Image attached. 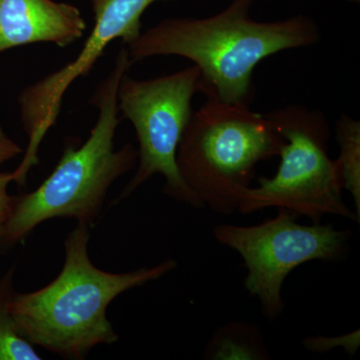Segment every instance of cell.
<instances>
[{
    "label": "cell",
    "mask_w": 360,
    "mask_h": 360,
    "mask_svg": "<svg viewBox=\"0 0 360 360\" xmlns=\"http://www.w3.org/2000/svg\"><path fill=\"white\" fill-rule=\"evenodd\" d=\"M23 149L20 144L16 143L11 137L4 131V127L0 125V170L2 165L7 161L22 155Z\"/></svg>",
    "instance_id": "5bb4252c"
},
{
    "label": "cell",
    "mask_w": 360,
    "mask_h": 360,
    "mask_svg": "<svg viewBox=\"0 0 360 360\" xmlns=\"http://www.w3.org/2000/svg\"><path fill=\"white\" fill-rule=\"evenodd\" d=\"M336 141L340 155L335 160L342 189L354 200L355 213L360 220V122L347 115H340L336 123Z\"/></svg>",
    "instance_id": "30bf717a"
},
{
    "label": "cell",
    "mask_w": 360,
    "mask_h": 360,
    "mask_svg": "<svg viewBox=\"0 0 360 360\" xmlns=\"http://www.w3.org/2000/svg\"><path fill=\"white\" fill-rule=\"evenodd\" d=\"M207 354L212 359H266L259 333L245 323H229L217 331Z\"/></svg>",
    "instance_id": "8fae6325"
},
{
    "label": "cell",
    "mask_w": 360,
    "mask_h": 360,
    "mask_svg": "<svg viewBox=\"0 0 360 360\" xmlns=\"http://www.w3.org/2000/svg\"><path fill=\"white\" fill-rule=\"evenodd\" d=\"M13 182V172L0 170V250L2 248L4 231L11 217L14 205V196L9 195L8 186Z\"/></svg>",
    "instance_id": "4fadbf2b"
},
{
    "label": "cell",
    "mask_w": 360,
    "mask_h": 360,
    "mask_svg": "<svg viewBox=\"0 0 360 360\" xmlns=\"http://www.w3.org/2000/svg\"><path fill=\"white\" fill-rule=\"evenodd\" d=\"M283 143L266 115L208 98L187 123L177 167L202 207L231 215L238 212L255 167L278 155Z\"/></svg>",
    "instance_id": "277c9868"
},
{
    "label": "cell",
    "mask_w": 360,
    "mask_h": 360,
    "mask_svg": "<svg viewBox=\"0 0 360 360\" xmlns=\"http://www.w3.org/2000/svg\"><path fill=\"white\" fill-rule=\"evenodd\" d=\"M13 265L0 278V360H40L34 345L18 333L11 311L9 302L14 295Z\"/></svg>",
    "instance_id": "7c38bea8"
},
{
    "label": "cell",
    "mask_w": 360,
    "mask_h": 360,
    "mask_svg": "<svg viewBox=\"0 0 360 360\" xmlns=\"http://www.w3.org/2000/svg\"><path fill=\"white\" fill-rule=\"evenodd\" d=\"M255 0H233L221 13L205 18H167L125 45L132 65L153 56H180L200 70V92L206 99L250 106L252 77L264 59L321 40L319 26L307 16L257 21Z\"/></svg>",
    "instance_id": "6da1fadb"
},
{
    "label": "cell",
    "mask_w": 360,
    "mask_h": 360,
    "mask_svg": "<svg viewBox=\"0 0 360 360\" xmlns=\"http://www.w3.org/2000/svg\"><path fill=\"white\" fill-rule=\"evenodd\" d=\"M131 65L127 47L122 44L112 70L90 101L98 110V118L89 139L80 146H66L53 172L35 191L14 196L2 248L22 241L47 220L66 217L89 227L98 219L108 189L136 165L137 149L131 143L115 149L116 129L122 122L118 85Z\"/></svg>",
    "instance_id": "3957f363"
},
{
    "label": "cell",
    "mask_w": 360,
    "mask_h": 360,
    "mask_svg": "<svg viewBox=\"0 0 360 360\" xmlns=\"http://www.w3.org/2000/svg\"><path fill=\"white\" fill-rule=\"evenodd\" d=\"M86 22L79 9L54 0H0V53L15 47L82 39Z\"/></svg>",
    "instance_id": "9c48e42d"
},
{
    "label": "cell",
    "mask_w": 360,
    "mask_h": 360,
    "mask_svg": "<svg viewBox=\"0 0 360 360\" xmlns=\"http://www.w3.org/2000/svg\"><path fill=\"white\" fill-rule=\"evenodd\" d=\"M158 1L170 0H91L94 28L77 58L28 85L18 96L21 122L28 142L20 165L13 172V182L25 186L28 172L39 165L40 146L58 122L63 97L73 82L89 75L111 42L120 39L127 45L139 39L142 14Z\"/></svg>",
    "instance_id": "ba28073f"
},
{
    "label": "cell",
    "mask_w": 360,
    "mask_h": 360,
    "mask_svg": "<svg viewBox=\"0 0 360 360\" xmlns=\"http://www.w3.org/2000/svg\"><path fill=\"white\" fill-rule=\"evenodd\" d=\"M347 1H352V2H359L360 0H347Z\"/></svg>",
    "instance_id": "9a60e30c"
},
{
    "label": "cell",
    "mask_w": 360,
    "mask_h": 360,
    "mask_svg": "<svg viewBox=\"0 0 360 360\" xmlns=\"http://www.w3.org/2000/svg\"><path fill=\"white\" fill-rule=\"evenodd\" d=\"M200 72L193 65L172 75L134 79L123 75L117 89L120 120L132 123L139 141V167L118 201L132 193L153 175L165 177L163 193L180 202L202 207L189 191L176 163L177 148L193 115L191 101L200 92Z\"/></svg>",
    "instance_id": "8992f818"
},
{
    "label": "cell",
    "mask_w": 360,
    "mask_h": 360,
    "mask_svg": "<svg viewBox=\"0 0 360 360\" xmlns=\"http://www.w3.org/2000/svg\"><path fill=\"white\" fill-rule=\"evenodd\" d=\"M297 215L278 208L274 219L252 226L220 224L213 234L220 245L243 257L246 290L259 300L264 316L276 321L284 309L281 290L296 267L314 260L335 262L348 252L350 232L333 225H304Z\"/></svg>",
    "instance_id": "52a82bcc"
},
{
    "label": "cell",
    "mask_w": 360,
    "mask_h": 360,
    "mask_svg": "<svg viewBox=\"0 0 360 360\" xmlns=\"http://www.w3.org/2000/svg\"><path fill=\"white\" fill-rule=\"evenodd\" d=\"M284 139L274 176L260 177L241 196L243 214L265 208H284L319 224L326 214L359 222L342 200L335 160L328 155L330 129L326 115L302 105H288L265 113Z\"/></svg>",
    "instance_id": "5b68a950"
},
{
    "label": "cell",
    "mask_w": 360,
    "mask_h": 360,
    "mask_svg": "<svg viewBox=\"0 0 360 360\" xmlns=\"http://www.w3.org/2000/svg\"><path fill=\"white\" fill-rule=\"evenodd\" d=\"M89 226L77 224L65 241L63 269L41 290L14 292L9 311L18 333L37 345L70 359H84L98 345L118 340L108 321V305L118 295L156 281L176 269L172 259L127 274L97 269L89 257Z\"/></svg>",
    "instance_id": "7a4b0ae2"
}]
</instances>
